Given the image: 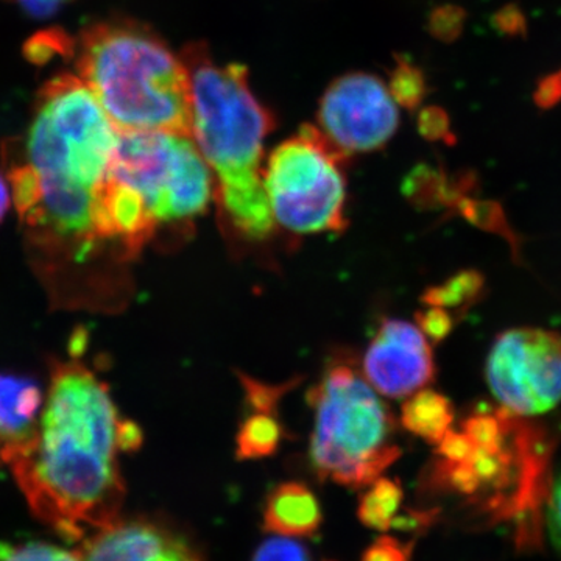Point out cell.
<instances>
[{
	"label": "cell",
	"mask_w": 561,
	"mask_h": 561,
	"mask_svg": "<svg viewBox=\"0 0 561 561\" xmlns=\"http://www.w3.org/2000/svg\"><path fill=\"white\" fill-rule=\"evenodd\" d=\"M117 139L84 81L62 76L44 87L24 149L7 161L28 260L60 308L105 311L124 291L103 209Z\"/></svg>",
	"instance_id": "obj_1"
},
{
	"label": "cell",
	"mask_w": 561,
	"mask_h": 561,
	"mask_svg": "<svg viewBox=\"0 0 561 561\" xmlns=\"http://www.w3.org/2000/svg\"><path fill=\"white\" fill-rule=\"evenodd\" d=\"M142 432L122 420L108 387L79 360L57 362L28 440L9 467L36 516L69 541L121 518L119 453Z\"/></svg>",
	"instance_id": "obj_2"
},
{
	"label": "cell",
	"mask_w": 561,
	"mask_h": 561,
	"mask_svg": "<svg viewBox=\"0 0 561 561\" xmlns=\"http://www.w3.org/2000/svg\"><path fill=\"white\" fill-rule=\"evenodd\" d=\"M181 58L191 80L192 139L216 175L220 210L243 238L262 241L276 221L262 168L271 113L251 92L243 66L219 65L203 44Z\"/></svg>",
	"instance_id": "obj_3"
},
{
	"label": "cell",
	"mask_w": 561,
	"mask_h": 561,
	"mask_svg": "<svg viewBox=\"0 0 561 561\" xmlns=\"http://www.w3.org/2000/svg\"><path fill=\"white\" fill-rule=\"evenodd\" d=\"M79 70L117 131L192 136L190 72L153 33L128 24L92 27L81 38Z\"/></svg>",
	"instance_id": "obj_4"
},
{
	"label": "cell",
	"mask_w": 561,
	"mask_h": 561,
	"mask_svg": "<svg viewBox=\"0 0 561 561\" xmlns=\"http://www.w3.org/2000/svg\"><path fill=\"white\" fill-rule=\"evenodd\" d=\"M313 409L311 459L321 479L360 489L401 456L389 405L351 362H334L308 393Z\"/></svg>",
	"instance_id": "obj_5"
},
{
	"label": "cell",
	"mask_w": 561,
	"mask_h": 561,
	"mask_svg": "<svg viewBox=\"0 0 561 561\" xmlns=\"http://www.w3.org/2000/svg\"><path fill=\"white\" fill-rule=\"evenodd\" d=\"M111 175L138 192L160 227L201 216L214 195L209 165L180 133L119 131Z\"/></svg>",
	"instance_id": "obj_6"
},
{
	"label": "cell",
	"mask_w": 561,
	"mask_h": 561,
	"mask_svg": "<svg viewBox=\"0 0 561 561\" xmlns=\"http://www.w3.org/2000/svg\"><path fill=\"white\" fill-rule=\"evenodd\" d=\"M343 160L311 125L276 147L264 168L275 220L298 234L342 231L346 227Z\"/></svg>",
	"instance_id": "obj_7"
},
{
	"label": "cell",
	"mask_w": 561,
	"mask_h": 561,
	"mask_svg": "<svg viewBox=\"0 0 561 561\" xmlns=\"http://www.w3.org/2000/svg\"><path fill=\"white\" fill-rule=\"evenodd\" d=\"M486 379L508 411H551L561 401V337L530 328L505 332L491 348Z\"/></svg>",
	"instance_id": "obj_8"
},
{
	"label": "cell",
	"mask_w": 561,
	"mask_h": 561,
	"mask_svg": "<svg viewBox=\"0 0 561 561\" xmlns=\"http://www.w3.org/2000/svg\"><path fill=\"white\" fill-rule=\"evenodd\" d=\"M319 130L343 157L379 149L398 130L400 111L378 77L350 73L324 92Z\"/></svg>",
	"instance_id": "obj_9"
},
{
	"label": "cell",
	"mask_w": 561,
	"mask_h": 561,
	"mask_svg": "<svg viewBox=\"0 0 561 561\" xmlns=\"http://www.w3.org/2000/svg\"><path fill=\"white\" fill-rule=\"evenodd\" d=\"M430 343L415 324L383 319L364 356L368 383L387 398L415 393L434 378Z\"/></svg>",
	"instance_id": "obj_10"
},
{
	"label": "cell",
	"mask_w": 561,
	"mask_h": 561,
	"mask_svg": "<svg viewBox=\"0 0 561 561\" xmlns=\"http://www.w3.org/2000/svg\"><path fill=\"white\" fill-rule=\"evenodd\" d=\"M77 551L81 561H205L186 537L146 518H117L88 535Z\"/></svg>",
	"instance_id": "obj_11"
},
{
	"label": "cell",
	"mask_w": 561,
	"mask_h": 561,
	"mask_svg": "<svg viewBox=\"0 0 561 561\" xmlns=\"http://www.w3.org/2000/svg\"><path fill=\"white\" fill-rule=\"evenodd\" d=\"M43 400L32 379L0 375V465H9L31 437Z\"/></svg>",
	"instance_id": "obj_12"
},
{
	"label": "cell",
	"mask_w": 561,
	"mask_h": 561,
	"mask_svg": "<svg viewBox=\"0 0 561 561\" xmlns=\"http://www.w3.org/2000/svg\"><path fill=\"white\" fill-rule=\"evenodd\" d=\"M262 522L264 530L276 537H312L323 522V513L309 486L284 482L268 494Z\"/></svg>",
	"instance_id": "obj_13"
},
{
	"label": "cell",
	"mask_w": 561,
	"mask_h": 561,
	"mask_svg": "<svg viewBox=\"0 0 561 561\" xmlns=\"http://www.w3.org/2000/svg\"><path fill=\"white\" fill-rule=\"evenodd\" d=\"M451 401L434 390H419L402 404L401 423L416 437L438 443L451 427Z\"/></svg>",
	"instance_id": "obj_14"
},
{
	"label": "cell",
	"mask_w": 561,
	"mask_h": 561,
	"mask_svg": "<svg viewBox=\"0 0 561 561\" xmlns=\"http://www.w3.org/2000/svg\"><path fill=\"white\" fill-rule=\"evenodd\" d=\"M401 502V483L397 479L378 478L362 494L357 515L364 526L386 531L394 526Z\"/></svg>",
	"instance_id": "obj_15"
},
{
	"label": "cell",
	"mask_w": 561,
	"mask_h": 561,
	"mask_svg": "<svg viewBox=\"0 0 561 561\" xmlns=\"http://www.w3.org/2000/svg\"><path fill=\"white\" fill-rule=\"evenodd\" d=\"M284 430L272 413L256 412L249 416L236 437V457L239 460H260L271 457L279 448Z\"/></svg>",
	"instance_id": "obj_16"
},
{
	"label": "cell",
	"mask_w": 561,
	"mask_h": 561,
	"mask_svg": "<svg viewBox=\"0 0 561 561\" xmlns=\"http://www.w3.org/2000/svg\"><path fill=\"white\" fill-rule=\"evenodd\" d=\"M0 561H81L79 551H66L49 542L31 541L0 546Z\"/></svg>",
	"instance_id": "obj_17"
},
{
	"label": "cell",
	"mask_w": 561,
	"mask_h": 561,
	"mask_svg": "<svg viewBox=\"0 0 561 561\" xmlns=\"http://www.w3.org/2000/svg\"><path fill=\"white\" fill-rule=\"evenodd\" d=\"M478 287V276L472 273H461L443 286L427 290L423 301L426 305L435 306V308H453L472 297Z\"/></svg>",
	"instance_id": "obj_18"
},
{
	"label": "cell",
	"mask_w": 561,
	"mask_h": 561,
	"mask_svg": "<svg viewBox=\"0 0 561 561\" xmlns=\"http://www.w3.org/2000/svg\"><path fill=\"white\" fill-rule=\"evenodd\" d=\"M243 390H245L247 401L254 412L273 413L276 405L279 404L280 398L289 391L291 383H283V386H268L251 378V376L239 375Z\"/></svg>",
	"instance_id": "obj_19"
},
{
	"label": "cell",
	"mask_w": 561,
	"mask_h": 561,
	"mask_svg": "<svg viewBox=\"0 0 561 561\" xmlns=\"http://www.w3.org/2000/svg\"><path fill=\"white\" fill-rule=\"evenodd\" d=\"M253 561H311L305 546L287 537L271 538L254 552Z\"/></svg>",
	"instance_id": "obj_20"
},
{
	"label": "cell",
	"mask_w": 561,
	"mask_h": 561,
	"mask_svg": "<svg viewBox=\"0 0 561 561\" xmlns=\"http://www.w3.org/2000/svg\"><path fill=\"white\" fill-rule=\"evenodd\" d=\"M360 561H411V545H402L393 537H381L364 552Z\"/></svg>",
	"instance_id": "obj_21"
},
{
	"label": "cell",
	"mask_w": 561,
	"mask_h": 561,
	"mask_svg": "<svg viewBox=\"0 0 561 561\" xmlns=\"http://www.w3.org/2000/svg\"><path fill=\"white\" fill-rule=\"evenodd\" d=\"M416 321H419L421 332L434 341H442L451 331L453 323L448 313L435 306H432L430 311L416 313Z\"/></svg>",
	"instance_id": "obj_22"
},
{
	"label": "cell",
	"mask_w": 561,
	"mask_h": 561,
	"mask_svg": "<svg viewBox=\"0 0 561 561\" xmlns=\"http://www.w3.org/2000/svg\"><path fill=\"white\" fill-rule=\"evenodd\" d=\"M549 535L552 545L561 553V468L553 478L548 511Z\"/></svg>",
	"instance_id": "obj_23"
},
{
	"label": "cell",
	"mask_w": 561,
	"mask_h": 561,
	"mask_svg": "<svg viewBox=\"0 0 561 561\" xmlns=\"http://www.w3.org/2000/svg\"><path fill=\"white\" fill-rule=\"evenodd\" d=\"M494 25L497 31L505 33V35L516 36L523 35L526 28V21H524L523 11L516 9L515 5L505 7L494 18Z\"/></svg>",
	"instance_id": "obj_24"
},
{
	"label": "cell",
	"mask_w": 561,
	"mask_h": 561,
	"mask_svg": "<svg viewBox=\"0 0 561 561\" xmlns=\"http://www.w3.org/2000/svg\"><path fill=\"white\" fill-rule=\"evenodd\" d=\"M535 99H537L541 108H551L556 103H559L561 101V72L553 73V76L542 80Z\"/></svg>",
	"instance_id": "obj_25"
},
{
	"label": "cell",
	"mask_w": 561,
	"mask_h": 561,
	"mask_svg": "<svg viewBox=\"0 0 561 561\" xmlns=\"http://www.w3.org/2000/svg\"><path fill=\"white\" fill-rule=\"evenodd\" d=\"M14 2L20 3L22 9L33 16L43 18L54 14L68 0H14Z\"/></svg>",
	"instance_id": "obj_26"
},
{
	"label": "cell",
	"mask_w": 561,
	"mask_h": 561,
	"mask_svg": "<svg viewBox=\"0 0 561 561\" xmlns=\"http://www.w3.org/2000/svg\"><path fill=\"white\" fill-rule=\"evenodd\" d=\"M10 206V195L9 190H7L5 181L0 179V220L5 216L7 210H9Z\"/></svg>",
	"instance_id": "obj_27"
}]
</instances>
